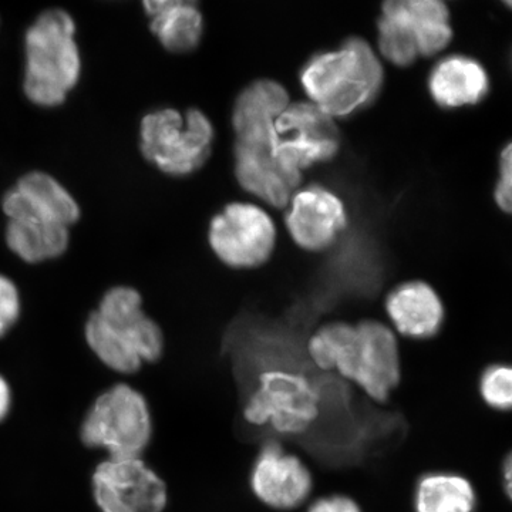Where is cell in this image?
Here are the masks:
<instances>
[{"mask_svg": "<svg viewBox=\"0 0 512 512\" xmlns=\"http://www.w3.org/2000/svg\"><path fill=\"white\" fill-rule=\"evenodd\" d=\"M306 355L313 366L343 377L377 403L387 402L402 383L399 338L380 320L325 323L309 336Z\"/></svg>", "mask_w": 512, "mask_h": 512, "instance_id": "1", "label": "cell"}, {"mask_svg": "<svg viewBox=\"0 0 512 512\" xmlns=\"http://www.w3.org/2000/svg\"><path fill=\"white\" fill-rule=\"evenodd\" d=\"M86 340L104 365L119 373H136L164 352L160 326L143 311L140 293L116 286L101 299L86 323Z\"/></svg>", "mask_w": 512, "mask_h": 512, "instance_id": "2", "label": "cell"}, {"mask_svg": "<svg viewBox=\"0 0 512 512\" xmlns=\"http://www.w3.org/2000/svg\"><path fill=\"white\" fill-rule=\"evenodd\" d=\"M301 83L313 104L333 119H342L376 100L384 70L366 40L349 37L339 50L311 57L302 67Z\"/></svg>", "mask_w": 512, "mask_h": 512, "instance_id": "3", "label": "cell"}, {"mask_svg": "<svg viewBox=\"0 0 512 512\" xmlns=\"http://www.w3.org/2000/svg\"><path fill=\"white\" fill-rule=\"evenodd\" d=\"M80 76L82 56L76 42V23L66 10H46L26 30V97L46 109L60 106L79 83Z\"/></svg>", "mask_w": 512, "mask_h": 512, "instance_id": "4", "label": "cell"}, {"mask_svg": "<svg viewBox=\"0 0 512 512\" xmlns=\"http://www.w3.org/2000/svg\"><path fill=\"white\" fill-rule=\"evenodd\" d=\"M215 130L198 109L151 111L140 124L144 158L171 177H187L200 170L211 156Z\"/></svg>", "mask_w": 512, "mask_h": 512, "instance_id": "5", "label": "cell"}, {"mask_svg": "<svg viewBox=\"0 0 512 512\" xmlns=\"http://www.w3.org/2000/svg\"><path fill=\"white\" fill-rule=\"evenodd\" d=\"M319 389L308 376L289 369H268L244 404V419L255 427H271L275 433H306L319 417Z\"/></svg>", "mask_w": 512, "mask_h": 512, "instance_id": "6", "label": "cell"}, {"mask_svg": "<svg viewBox=\"0 0 512 512\" xmlns=\"http://www.w3.org/2000/svg\"><path fill=\"white\" fill-rule=\"evenodd\" d=\"M153 436V420L143 394L117 384L101 394L83 421L86 446L104 448L110 458H140Z\"/></svg>", "mask_w": 512, "mask_h": 512, "instance_id": "7", "label": "cell"}, {"mask_svg": "<svg viewBox=\"0 0 512 512\" xmlns=\"http://www.w3.org/2000/svg\"><path fill=\"white\" fill-rule=\"evenodd\" d=\"M208 239L214 254L229 268L254 269L271 258L276 228L262 208L232 202L212 218Z\"/></svg>", "mask_w": 512, "mask_h": 512, "instance_id": "8", "label": "cell"}, {"mask_svg": "<svg viewBox=\"0 0 512 512\" xmlns=\"http://www.w3.org/2000/svg\"><path fill=\"white\" fill-rule=\"evenodd\" d=\"M340 133L335 119L312 101L291 103L274 126L275 156L302 173L339 153Z\"/></svg>", "mask_w": 512, "mask_h": 512, "instance_id": "9", "label": "cell"}, {"mask_svg": "<svg viewBox=\"0 0 512 512\" xmlns=\"http://www.w3.org/2000/svg\"><path fill=\"white\" fill-rule=\"evenodd\" d=\"M93 493L103 512H164L163 478L141 458H110L94 471Z\"/></svg>", "mask_w": 512, "mask_h": 512, "instance_id": "10", "label": "cell"}, {"mask_svg": "<svg viewBox=\"0 0 512 512\" xmlns=\"http://www.w3.org/2000/svg\"><path fill=\"white\" fill-rule=\"evenodd\" d=\"M315 487L308 464L278 443H268L256 454L249 471V488L269 510L292 512L306 504Z\"/></svg>", "mask_w": 512, "mask_h": 512, "instance_id": "11", "label": "cell"}, {"mask_svg": "<svg viewBox=\"0 0 512 512\" xmlns=\"http://www.w3.org/2000/svg\"><path fill=\"white\" fill-rule=\"evenodd\" d=\"M288 207L286 227L295 244L305 251L320 252L332 247L348 225L343 201L320 185L296 191Z\"/></svg>", "mask_w": 512, "mask_h": 512, "instance_id": "12", "label": "cell"}, {"mask_svg": "<svg viewBox=\"0 0 512 512\" xmlns=\"http://www.w3.org/2000/svg\"><path fill=\"white\" fill-rule=\"evenodd\" d=\"M235 175L241 187L275 208L288 207L302 181V173L282 163L274 141H238Z\"/></svg>", "mask_w": 512, "mask_h": 512, "instance_id": "13", "label": "cell"}, {"mask_svg": "<svg viewBox=\"0 0 512 512\" xmlns=\"http://www.w3.org/2000/svg\"><path fill=\"white\" fill-rule=\"evenodd\" d=\"M2 210L9 220L36 218L67 228L76 224L82 214L73 195L55 177L42 171H30L20 177L2 198Z\"/></svg>", "mask_w": 512, "mask_h": 512, "instance_id": "14", "label": "cell"}, {"mask_svg": "<svg viewBox=\"0 0 512 512\" xmlns=\"http://www.w3.org/2000/svg\"><path fill=\"white\" fill-rule=\"evenodd\" d=\"M427 89L440 109H466L487 99L491 76L477 57L454 53L437 60L427 77Z\"/></svg>", "mask_w": 512, "mask_h": 512, "instance_id": "15", "label": "cell"}, {"mask_svg": "<svg viewBox=\"0 0 512 512\" xmlns=\"http://www.w3.org/2000/svg\"><path fill=\"white\" fill-rule=\"evenodd\" d=\"M384 309L393 332L412 340L434 338L446 319V308L439 292L424 281L396 286L387 295Z\"/></svg>", "mask_w": 512, "mask_h": 512, "instance_id": "16", "label": "cell"}, {"mask_svg": "<svg viewBox=\"0 0 512 512\" xmlns=\"http://www.w3.org/2000/svg\"><path fill=\"white\" fill-rule=\"evenodd\" d=\"M291 104L289 94L275 80H256L235 101L232 126L238 141H274L275 121Z\"/></svg>", "mask_w": 512, "mask_h": 512, "instance_id": "17", "label": "cell"}, {"mask_svg": "<svg viewBox=\"0 0 512 512\" xmlns=\"http://www.w3.org/2000/svg\"><path fill=\"white\" fill-rule=\"evenodd\" d=\"M382 13L409 29L420 57L440 55L453 42L451 10L443 0H392L384 3Z\"/></svg>", "mask_w": 512, "mask_h": 512, "instance_id": "18", "label": "cell"}, {"mask_svg": "<svg viewBox=\"0 0 512 512\" xmlns=\"http://www.w3.org/2000/svg\"><path fill=\"white\" fill-rule=\"evenodd\" d=\"M151 32L168 52L188 53L200 45L204 18L191 0H147L143 3Z\"/></svg>", "mask_w": 512, "mask_h": 512, "instance_id": "19", "label": "cell"}, {"mask_svg": "<svg viewBox=\"0 0 512 512\" xmlns=\"http://www.w3.org/2000/svg\"><path fill=\"white\" fill-rule=\"evenodd\" d=\"M6 244L28 264L59 258L70 244L69 228L36 218H15L6 225Z\"/></svg>", "mask_w": 512, "mask_h": 512, "instance_id": "20", "label": "cell"}, {"mask_svg": "<svg viewBox=\"0 0 512 512\" xmlns=\"http://www.w3.org/2000/svg\"><path fill=\"white\" fill-rule=\"evenodd\" d=\"M477 497L466 477L454 473H430L414 488V512H473Z\"/></svg>", "mask_w": 512, "mask_h": 512, "instance_id": "21", "label": "cell"}, {"mask_svg": "<svg viewBox=\"0 0 512 512\" xmlns=\"http://www.w3.org/2000/svg\"><path fill=\"white\" fill-rule=\"evenodd\" d=\"M377 32L380 52L389 62L407 67L419 59L416 40L400 20L382 13L377 22Z\"/></svg>", "mask_w": 512, "mask_h": 512, "instance_id": "22", "label": "cell"}, {"mask_svg": "<svg viewBox=\"0 0 512 512\" xmlns=\"http://www.w3.org/2000/svg\"><path fill=\"white\" fill-rule=\"evenodd\" d=\"M480 393L493 409L512 410V366L487 367L481 376Z\"/></svg>", "mask_w": 512, "mask_h": 512, "instance_id": "23", "label": "cell"}, {"mask_svg": "<svg viewBox=\"0 0 512 512\" xmlns=\"http://www.w3.org/2000/svg\"><path fill=\"white\" fill-rule=\"evenodd\" d=\"M491 197L494 207L505 217L512 218V138L505 141L498 153Z\"/></svg>", "mask_w": 512, "mask_h": 512, "instance_id": "24", "label": "cell"}, {"mask_svg": "<svg viewBox=\"0 0 512 512\" xmlns=\"http://www.w3.org/2000/svg\"><path fill=\"white\" fill-rule=\"evenodd\" d=\"M20 295L12 279L0 274V338L5 336L18 322L20 316Z\"/></svg>", "mask_w": 512, "mask_h": 512, "instance_id": "25", "label": "cell"}, {"mask_svg": "<svg viewBox=\"0 0 512 512\" xmlns=\"http://www.w3.org/2000/svg\"><path fill=\"white\" fill-rule=\"evenodd\" d=\"M306 512H363V508L349 495L329 494L316 498Z\"/></svg>", "mask_w": 512, "mask_h": 512, "instance_id": "26", "label": "cell"}, {"mask_svg": "<svg viewBox=\"0 0 512 512\" xmlns=\"http://www.w3.org/2000/svg\"><path fill=\"white\" fill-rule=\"evenodd\" d=\"M12 407V392L8 382L0 376V421L6 419Z\"/></svg>", "mask_w": 512, "mask_h": 512, "instance_id": "27", "label": "cell"}, {"mask_svg": "<svg viewBox=\"0 0 512 512\" xmlns=\"http://www.w3.org/2000/svg\"><path fill=\"white\" fill-rule=\"evenodd\" d=\"M503 474L505 493L508 494V497H510L512 501V453L507 457V460L504 461Z\"/></svg>", "mask_w": 512, "mask_h": 512, "instance_id": "28", "label": "cell"}, {"mask_svg": "<svg viewBox=\"0 0 512 512\" xmlns=\"http://www.w3.org/2000/svg\"><path fill=\"white\" fill-rule=\"evenodd\" d=\"M503 6L508 10V12L512 13V0H504Z\"/></svg>", "mask_w": 512, "mask_h": 512, "instance_id": "29", "label": "cell"}]
</instances>
